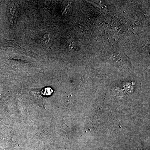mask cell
<instances>
[{"label": "cell", "instance_id": "1", "mask_svg": "<svg viewBox=\"0 0 150 150\" xmlns=\"http://www.w3.org/2000/svg\"><path fill=\"white\" fill-rule=\"evenodd\" d=\"M32 93L36 98L41 100V98L51 96L53 93V90L51 88L47 87L41 89L33 90Z\"/></svg>", "mask_w": 150, "mask_h": 150}]
</instances>
